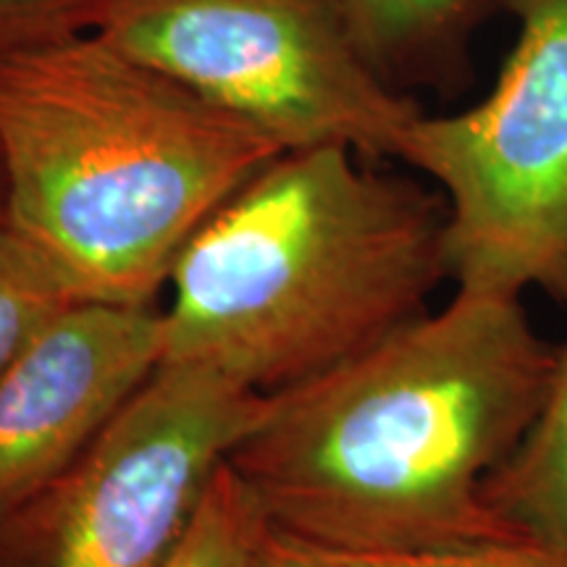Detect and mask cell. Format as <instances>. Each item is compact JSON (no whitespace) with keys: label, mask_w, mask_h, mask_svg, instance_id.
I'll return each instance as SVG.
<instances>
[{"label":"cell","mask_w":567,"mask_h":567,"mask_svg":"<svg viewBox=\"0 0 567 567\" xmlns=\"http://www.w3.org/2000/svg\"><path fill=\"white\" fill-rule=\"evenodd\" d=\"M557 344L523 297L460 289L289 392L226 463L268 523L344 555L520 538L486 505L547 394Z\"/></svg>","instance_id":"1"},{"label":"cell","mask_w":567,"mask_h":567,"mask_svg":"<svg viewBox=\"0 0 567 567\" xmlns=\"http://www.w3.org/2000/svg\"><path fill=\"white\" fill-rule=\"evenodd\" d=\"M373 163L297 147L234 193L168 276L163 360L274 396L423 316L452 279L446 200Z\"/></svg>","instance_id":"2"},{"label":"cell","mask_w":567,"mask_h":567,"mask_svg":"<svg viewBox=\"0 0 567 567\" xmlns=\"http://www.w3.org/2000/svg\"><path fill=\"white\" fill-rule=\"evenodd\" d=\"M281 153L97 32L0 61L6 218L90 300L158 305L197 229Z\"/></svg>","instance_id":"3"},{"label":"cell","mask_w":567,"mask_h":567,"mask_svg":"<svg viewBox=\"0 0 567 567\" xmlns=\"http://www.w3.org/2000/svg\"><path fill=\"white\" fill-rule=\"evenodd\" d=\"M517 40L484 101L421 116L396 161L446 200L460 289L567 305V0H515Z\"/></svg>","instance_id":"4"},{"label":"cell","mask_w":567,"mask_h":567,"mask_svg":"<svg viewBox=\"0 0 567 567\" xmlns=\"http://www.w3.org/2000/svg\"><path fill=\"white\" fill-rule=\"evenodd\" d=\"M284 151L396 158L421 109L360 51L342 0H109L95 30Z\"/></svg>","instance_id":"5"},{"label":"cell","mask_w":567,"mask_h":567,"mask_svg":"<svg viewBox=\"0 0 567 567\" xmlns=\"http://www.w3.org/2000/svg\"><path fill=\"white\" fill-rule=\"evenodd\" d=\"M268 402L161 360L66 471L0 520V567H158Z\"/></svg>","instance_id":"6"},{"label":"cell","mask_w":567,"mask_h":567,"mask_svg":"<svg viewBox=\"0 0 567 567\" xmlns=\"http://www.w3.org/2000/svg\"><path fill=\"white\" fill-rule=\"evenodd\" d=\"M163 360L158 305L84 300L0 373V520L82 455Z\"/></svg>","instance_id":"7"},{"label":"cell","mask_w":567,"mask_h":567,"mask_svg":"<svg viewBox=\"0 0 567 567\" xmlns=\"http://www.w3.org/2000/svg\"><path fill=\"white\" fill-rule=\"evenodd\" d=\"M515 0H342L360 51L394 90L455 92L471 76V42Z\"/></svg>","instance_id":"8"},{"label":"cell","mask_w":567,"mask_h":567,"mask_svg":"<svg viewBox=\"0 0 567 567\" xmlns=\"http://www.w3.org/2000/svg\"><path fill=\"white\" fill-rule=\"evenodd\" d=\"M484 496L517 534L567 547V337L534 423L486 478Z\"/></svg>","instance_id":"9"},{"label":"cell","mask_w":567,"mask_h":567,"mask_svg":"<svg viewBox=\"0 0 567 567\" xmlns=\"http://www.w3.org/2000/svg\"><path fill=\"white\" fill-rule=\"evenodd\" d=\"M84 300L61 260L0 218V373L53 318Z\"/></svg>","instance_id":"10"},{"label":"cell","mask_w":567,"mask_h":567,"mask_svg":"<svg viewBox=\"0 0 567 567\" xmlns=\"http://www.w3.org/2000/svg\"><path fill=\"white\" fill-rule=\"evenodd\" d=\"M258 523V507L224 463L187 530L158 567H250Z\"/></svg>","instance_id":"11"},{"label":"cell","mask_w":567,"mask_h":567,"mask_svg":"<svg viewBox=\"0 0 567 567\" xmlns=\"http://www.w3.org/2000/svg\"><path fill=\"white\" fill-rule=\"evenodd\" d=\"M109 0H0V61L95 30Z\"/></svg>","instance_id":"12"},{"label":"cell","mask_w":567,"mask_h":567,"mask_svg":"<svg viewBox=\"0 0 567 567\" xmlns=\"http://www.w3.org/2000/svg\"><path fill=\"white\" fill-rule=\"evenodd\" d=\"M344 555V551H342ZM352 567H567V547L542 538H507L415 555H344Z\"/></svg>","instance_id":"13"},{"label":"cell","mask_w":567,"mask_h":567,"mask_svg":"<svg viewBox=\"0 0 567 567\" xmlns=\"http://www.w3.org/2000/svg\"><path fill=\"white\" fill-rule=\"evenodd\" d=\"M250 567H352L342 551L326 549L321 544L284 530L260 515L255 530Z\"/></svg>","instance_id":"14"},{"label":"cell","mask_w":567,"mask_h":567,"mask_svg":"<svg viewBox=\"0 0 567 567\" xmlns=\"http://www.w3.org/2000/svg\"><path fill=\"white\" fill-rule=\"evenodd\" d=\"M0 218H6V176H3V161H0Z\"/></svg>","instance_id":"15"}]
</instances>
